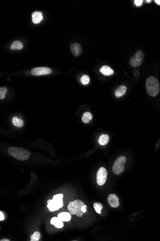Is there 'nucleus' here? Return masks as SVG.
<instances>
[{
    "mask_svg": "<svg viewBox=\"0 0 160 241\" xmlns=\"http://www.w3.org/2000/svg\"><path fill=\"white\" fill-rule=\"evenodd\" d=\"M23 48V45L22 42L19 40H15L12 42L10 48L12 50H20Z\"/></svg>",
    "mask_w": 160,
    "mask_h": 241,
    "instance_id": "nucleus-16",
    "label": "nucleus"
},
{
    "mask_svg": "<svg viewBox=\"0 0 160 241\" xmlns=\"http://www.w3.org/2000/svg\"><path fill=\"white\" fill-rule=\"evenodd\" d=\"M40 233L38 232H35L32 235H31L30 236V241H39V240L40 239Z\"/></svg>",
    "mask_w": 160,
    "mask_h": 241,
    "instance_id": "nucleus-21",
    "label": "nucleus"
},
{
    "mask_svg": "<svg viewBox=\"0 0 160 241\" xmlns=\"http://www.w3.org/2000/svg\"><path fill=\"white\" fill-rule=\"evenodd\" d=\"M126 87L125 85H121L116 90L114 94L117 98H120L126 94Z\"/></svg>",
    "mask_w": 160,
    "mask_h": 241,
    "instance_id": "nucleus-13",
    "label": "nucleus"
},
{
    "mask_svg": "<svg viewBox=\"0 0 160 241\" xmlns=\"http://www.w3.org/2000/svg\"><path fill=\"white\" fill-rule=\"evenodd\" d=\"M109 137L107 134H102L98 140V143L101 145H105L109 142Z\"/></svg>",
    "mask_w": 160,
    "mask_h": 241,
    "instance_id": "nucleus-17",
    "label": "nucleus"
},
{
    "mask_svg": "<svg viewBox=\"0 0 160 241\" xmlns=\"http://www.w3.org/2000/svg\"><path fill=\"white\" fill-rule=\"evenodd\" d=\"M81 211H83V212H86L87 211V206L86 205H84L81 207Z\"/></svg>",
    "mask_w": 160,
    "mask_h": 241,
    "instance_id": "nucleus-26",
    "label": "nucleus"
},
{
    "mask_svg": "<svg viewBox=\"0 0 160 241\" xmlns=\"http://www.w3.org/2000/svg\"><path fill=\"white\" fill-rule=\"evenodd\" d=\"M151 0H150V1H148V0H146V1L147 3H150L151 1Z\"/></svg>",
    "mask_w": 160,
    "mask_h": 241,
    "instance_id": "nucleus-29",
    "label": "nucleus"
},
{
    "mask_svg": "<svg viewBox=\"0 0 160 241\" xmlns=\"http://www.w3.org/2000/svg\"><path fill=\"white\" fill-rule=\"evenodd\" d=\"M80 81L84 85H87L90 81V78L86 75H84L80 78Z\"/></svg>",
    "mask_w": 160,
    "mask_h": 241,
    "instance_id": "nucleus-22",
    "label": "nucleus"
},
{
    "mask_svg": "<svg viewBox=\"0 0 160 241\" xmlns=\"http://www.w3.org/2000/svg\"><path fill=\"white\" fill-rule=\"evenodd\" d=\"M147 93L151 97H156L160 92V84L157 78L154 76H150L146 81Z\"/></svg>",
    "mask_w": 160,
    "mask_h": 241,
    "instance_id": "nucleus-1",
    "label": "nucleus"
},
{
    "mask_svg": "<svg viewBox=\"0 0 160 241\" xmlns=\"http://www.w3.org/2000/svg\"><path fill=\"white\" fill-rule=\"evenodd\" d=\"M143 3V1L142 0H135L134 4L137 6H139L141 5Z\"/></svg>",
    "mask_w": 160,
    "mask_h": 241,
    "instance_id": "nucleus-24",
    "label": "nucleus"
},
{
    "mask_svg": "<svg viewBox=\"0 0 160 241\" xmlns=\"http://www.w3.org/2000/svg\"><path fill=\"white\" fill-rule=\"evenodd\" d=\"M144 58V54L142 50H138L129 59V64L131 67H137L141 65Z\"/></svg>",
    "mask_w": 160,
    "mask_h": 241,
    "instance_id": "nucleus-6",
    "label": "nucleus"
},
{
    "mask_svg": "<svg viewBox=\"0 0 160 241\" xmlns=\"http://www.w3.org/2000/svg\"><path fill=\"white\" fill-rule=\"evenodd\" d=\"M84 205V202L80 200H75L74 201L70 202L68 206V210L70 214L75 215L79 217H81L84 212L81 211V207Z\"/></svg>",
    "mask_w": 160,
    "mask_h": 241,
    "instance_id": "nucleus-4",
    "label": "nucleus"
},
{
    "mask_svg": "<svg viewBox=\"0 0 160 241\" xmlns=\"http://www.w3.org/2000/svg\"><path fill=\"white\" fill-rule=\"evenodd\" d=\"M32 17V21L33 23L36 24L40 23L43 18L42 12H38V11H35V12H33Z\"/></svg>",
    "mask_w": 160,
    "mask_h": 241,
    "instance_id": "nucleus-11",
    "label": "nucleus"
},
{
    "mask_svg": "<svg viewBox=\"0 0 160 241\" xmlns=\"http://www.w3.org/2000/svg\"><path fill=\"white\" fill-rule=\"evenodd\" d=\"M58 217L62 222H69L71 219V214L66 212L60 213L58 215Z\"/></svg>",
    "mask_w": 160,
    "mask_h": 241,
    "instance_id": "nucleus-15",
    "label": "nucleus"
},
{
    "mask_svg": "<svg viewBox=\"0 0 160 241\" xmlns=\"http://www.w3.org/2000/svg\"><path fill=\"white\" fill-rule=\"evenodd\" d=\"M155 2L158 5H160V0H155Z\"/></svg>",
    "mask_w": 160,
    "mask_h": 241,
    "instance_id": "nucleus-27",
    "label": "nucleus"
},
{
    "mask_svg": "<svg viewBox=\"0 0 160 241\" xmlns=\"http://www.w3.org/2000/svg\"><path fill=\"white\" fill-rule=\"evenodd\" d=\"M52 73L51 68L46 67H36L33 68L31 71V75L33 76H42L49 74Z\"/></svg>",
    "mask_w": 160,
    "mask_h": 241,
    "instance_id": "nucleus-8",
    "label": "nucleus"
},
{
    "mask_svg": "<svg viewBox=\"0 0 160 241\" xmlns=\"http://www.w3.org/2000/svg\"><path fill=\"white\" fill-rule=\"evenodd\" d=\"M70 50L75 57H78L82 53V47L79 43L74 42L70 45Z\"/></svg>",
    "mask_w": 160,
    "mask_h": 241,
    "instance_id": "nucleus-9",
    "label": "nucleus"
},
{
    "mask_svg": "<svg viewBox=\"0 0 160 241\" xmlns=\"http://www.w3.org/2000/svg\"><path fill=\"white\" fill-rule=\"evenodd\" d=\"M107 202L113 208H116L119 206V198L114 194H111L107 197Z\"/></svg>",
    "mask_w": 160,
    "mask_h": 241,
    "instance_id": "nucleus-10",
    "label": "nucleus"
},
{
    "mask_svg": "<svg viewBox=\"0 0 160 241\" xmlns=\"http://www.w3.org/2000/svg\"><path fill=\"white\" fill-rule=\"evenodd\" d=\"M126 162L125 156H120L116 159L113 165V172L115 174L119 175L124 170V165Z\"/></svg>",
    "mask_w": 160,
    "mask_h": 241,
    "instance_id": "nucleus-5",
    "label": "nucleus"
},
{
    "mask_svg": "<svg viewBox=\"0 0 160 241\" xmlns=\"http://www.w3.org/2000/svg\"><path fill=\"white\" fill-rule=\"evenodd\" d=\"M7 91V89L6 87H1L0 88V99H4L6 94Z\"/></svg>",
    "mask_w": 160,
    "mask_h": 241,
    "instance_id": "nucleus-23",
    "label": "nucleus"
},
{
    "mask_svg": "<svg viewBox=\"0 0 160 241\" xmlns=\"http://www.w3.org/2000/svg\"><path fill=\"white\" fill-rule=\"evenodd\" d=\"M4 219V214L2 211H0V220L3 221Z\"/></svg>",
    "mask_w": 160,
    "mask_h": 241,
    "instance_id": "nucleus-25",
    "label": "nucleus"
},
{
    "mask_svg": "<svg viewBox=\"0 0 160 241\" xmlns=\"http://www.w3.org/2000/svg\"><path fill=\"white\" fill-rule=\"evenodd\" d=\"M51 223L56 228L61 229L63 227V223L58 217H53L51 220Z\"/></svg>",
    "mask_w": 160,
    "mask_h": 241,
    "instance_id": "nucleus-14",
    "label": "nucleus"
},
{
    "mask_svg": "<svg viewBox=\"0 0 160 241\" xmlns=\"http://www.w3.org/2000/svg\"><path fill=\"white\" fill-rule=\"evenodd\" d=\"M93 119L92 113L89 112H84L83 115L81 120L84 123H88Z\"/></svg>",
    "mask_w": 160,
    "mask_h": 241,
    "instance_id": "nucleus-18",
    "label": "nucleus"
},
{
    "mask_svg": "<svg viewBox=\"0 0 160 241\" xmlns=\"http://www.w3.org/2000/svg\"><path fill=\"white\" fill-rule=\"evenodd\" d=\"M107 178V171L104 167L99 169L96 174V183L99 186H102L106 183Z\"/></svg>",
    "mask_w": 160,
    "mask_h": 241,
    "instance_id": "nucleus-7",
    "label": "nucleus"
},
{
    "mask_svg": "<svg viewBox=\"0 0 160 241\" xmlns=\"http://www.w3.org/2000/svg\"><path fill=\"white\" fill-rule=\"evenodd\" d=\"M0 241H10V240L8 239L4 238L1 239V240H0Z\"/></svg>",
    "mask_w": 160,
    "mask_h": 241,
    "instance_id": "nucleus-28",
    "label": "nucleus"
},
{
    "mask_svg": "<svg viewBox=\"0 0 160 241\" xmlns=\"http://www.w3.org/2000/svg\"><path fill=\"white\" fill-rule=\"evenodd\" d=\"M8 154L19 161L27 160L29 159L30 153L23 148L11 147L8 150Z\"/></svg>",
    "mask_w": 160,
    "mask_h": 241,
    "instance_id": "nucleus-2",
    "label": "nucleus"
},
{
    "mask_svg": "<svg viewBox=\"0 0 160 241\" xmlns=\"http://www.w3.org/2000/svg\"><path fill=\"white\" fill-rule=\"evenodd\" d=\"M63 194H57L53 196V199L49 200L47 201V207L51 212L56 211L63 206Z\"/></svg>",
    "mask_w": 160,
    "mask_h": 241,
    "instance_id": "nucleus-3",
    "label": "nucleus"
},
{
    "mask_svg": "<svg viewBox=\"0 0 160 241\" xmlns=\"http://www.w3.org/2000/svg\"><path fill=\"white\" fill-rule=\"evenodd\" d=\"M99 71L102 74L105 76H111L114 73V71L113 70V69L106 65L102 66V68L100 69Z\"/></svg>",
    "mask_w": 160,
    "mask_h": 241,
    "instance_id": "nucleus-12",
    "label": "nucleus"
},
{
    "mask_svg": "<svg viewBox=\"0 0 160 241\" xmlns=\"http://www.w3.org/2000/svg\"><path fill=\"white\" fill-rule=\"evenodd\" d=\"M94 207L96 212L98 214H101V210L103 208V206L102 205V204L100 203L99 202H96L94 204Z\"/></svg>",
    "mask_w": 160,
    "mask_h": 241,
    "instance_id": "nucleus-20",
    "label": "nucleus"
},
{
    "mask_svg": "<svg viewBox=\"0 0 160 241\" xmlns=\"http://www.w3.org/2000/svg\"><path fill=\"white\" fill-rule=\"evenodd\" d=\"M12 123L14 126L21 128L24 126V122L21 119H18L16 117H14L12 119Z\"/></svg>",
    "mask_w": 160,
    "mask_h": 241,
    "instance_id": "nucleus-19",
    "label": "nucleus"
}]
</instances>
